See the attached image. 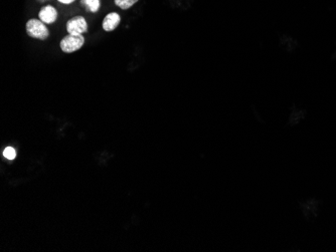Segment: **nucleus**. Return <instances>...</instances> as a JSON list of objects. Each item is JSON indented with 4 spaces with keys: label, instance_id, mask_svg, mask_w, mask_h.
Segmentation results:
<instances>
[{
    "label": "nucleus",
    "instance_id": "nucleus-1",
    "mask_svg": "<svg viewBox=\"0 0 336 252\" xmlns=\"http://www.w3.org/2000/svg\"><path fill=\"white\" fill-rule=\"evenodd\" d=\"M27 34L30 38L46 41L50 37V31L46 24H44L40 19H31L26 25Z\"/></svg>",
    "mask_w": 336,
    "mask_h": 252
},
{
    "label": "nucleus",
    "instance_id": "nucleus-2",
    "mask_svg": "<svg viewBox=\"0 0 336 252\" xmlns=\"http://www.w3.org/2000/svg\"><path fill=\"white\" fill-rule=\"evenodd\" d=\"M84 45H85V38L83 35L80 36L68 35L61 41L60 48L66 54H73L81 50Z\"/></svg>",
    "mask_w": 336,
    "mask_h": 252
},
{
    "label": "nucleus",
    "instance_id": "nucleus-9",
    "mask_svg": "<svg viewBox=\"0 0 336 252\" xmlns=\"http://www.w3.org/2000/svg\"><path fill=\"white\" fill-rule=\"evenodd\" d=\"M58 2L62 5H65V6H70V5H73L74 3H76L77 0H58Z\"/></svg>",
    "mask_w": 336,
    "mask_h": 252
},
{
    "label": "nucleus",
    "instance_id": "nucleus-4",
    "mask_svg": "<svg viewBox=\"0 0 336 252\" xmlns=\"http://www.w3.org/2000/svg\"><path fill=\"white\" fill-rule=\"evenodd\" d=\"M59 14L56 8L51 5L45 6L39 13V19L46 25H53L58 21Z\"/></svg>",
    "mask_w": 336,
    "mask_h": 252
},
{
    "label": "nucleus",
    "instance_id": "nucleus-5",
    "mask_svg": "<svg viewBox=\"0 0 336 252\" xmlns=\"http://www.w3.org/2000/svg\"><path fill=\"white\" fill-rule=\"evenodd\" d=\"M120 23H121L120 15L117 13H110L104 18L102 22V28L105 32L110 33L115 31L119 27Z\"/></svg>",
    "mask_w": 336,
    "mask_h": 252
},
{
    "label": "nucleus",
    "instance_id": "nucleus-8",
    "mask_svg": "<svg viewBox=\"0 0 336 252\" xmlns=\"http://www.w3.org/2000/svg\"><path fill=\"white\" fill-rule=\"evenodd\" d=\"M4 155H5V157H6L7 159H9V160H14V159H16V157H17V151H16L13 147H8V148L5 150Z\"/></svg>",
    "mask_w": 336,
    "mask_h": 252
},
{
    "label": "nucleus",
    "instance_id": "nucleus-6",
    "mask_svg": "<svg viewBox=\"0 0 336 252\" xmlns=\"http://www.w3.org/2000/svg\"><path fill=\"white\" fill-rule=\"evenodd\" d=\"M80 4L90 14H97L101 9V0H81Z\"/></svg>",
    "mask_w": 336,
    "mask_h": 252
},
{
    "label": "nucleus",
    "instance_id": "nucleus-3",
    "mask_svg": "<svg viewBox=\"0 0 336 252\" xmlns=\"http://www.w3.org/2000/svg\"><path fill=\"white\" fill-rule=\"evenodd\" d=\"M66 29L69 35H74V36H80L84 35L88 32L89 27L86 19L82 16H77L72 19H70L67 22Z\"/></svg>",
    "mask_w": 336,
    "mask_h": 252
},
{
    "label": "nucleus",
    "instance_id": "nucleus-7",
    "mask_svg": "<svg viewBox=\"0 0 336 252\" xmlns=\"http://www.w3.org/2000/svg\"><path fill=\"white\" fill-rule=\"evenodd\" d=\"M139 0H114V4L117 8L122 11H128L133 6H135Z\"/></svg>",
    "mask_w": 336,
    "mask_h": 252
},
{
    "label": "nucleus",
    "instance_id": "nucleus-10",
    "mask_svg": "<svg viewBox=\"0 0 336 252\" xmlns=\"http://www.w3.org/2000/svg\"><path fill=\"white\" fill-rule=\"evenodd\" d=\"M37 2H38V3H40V4H44V3L48 2V0H37Z\"/></svg>",
    "mask_w": 336,
    "mask_h": 252
}]
</instances>
